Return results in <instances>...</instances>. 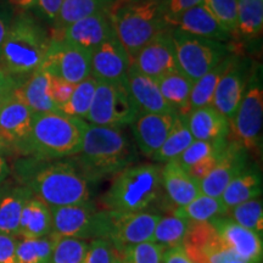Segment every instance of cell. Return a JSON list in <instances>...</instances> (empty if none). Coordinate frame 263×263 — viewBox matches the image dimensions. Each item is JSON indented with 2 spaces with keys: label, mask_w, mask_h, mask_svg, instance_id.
<instances>
[{
  "label": "cell",
  "mask_w": 263,
  "mask_h": 263,
  "mask_svg": "<svg viewBox=\"0 0 263 263\" xmlns=\"http://www.w3.org/2000/svg\"><path fill=\"white\" fill-rule=\"evenodd\" d=\"M182 246L194 263H228L235 259L210 222H190Z\"/></svg>",
  "instance_id": "4fadbf2b"
},
{
  "label": "cell",
  "mask_w": 263,
  "mask_h": 263,
  "mask_svg": "<svg viewBox=\"0 0 263 263\" xmlns=\"http://www.w3.org/2000/svg\"><path fill=\"white\" fill-rule=\"evenodd\" d=\"M85 121L61 112L34 114L31 132L18 151L37 160L72 157L81 150Z\"/></svg>",
  "instance_id": "3957f363"
},
{
  "label": "cell",
  "mask_w": 263,
  "mask_h": 263,
  "mask_svg": "<svg viewBox=\"0 0 263 263\" xmlns=\"http://www.w3.org/2000/svg\"><path fill=\"white\" fill-rule=\"evenodd\" d=\"M9 173H10L9 164L4 159V156L0 154V186H2V184L5 182V179L8 178Z\"/></svg>",
  "instance_id": "db71d44e"
},
{
  "label": "cell",
  "mask_w": 263,
  "mask_h": 263,
  "mask_svg": "<svg viewBox=\"0 0 263 263\" xmlns=\"http://www.w3.org/2000/svg\"><path fill=\"white\" fill-rule=\"evenodd\" d=\"M172 39L178 70L195 82L229 55L224 43L188 34L172 28Z\"/></svg>",
  "instance_id": "30bf717a"
},
{
  "label": "cell",
  "mask_w": 263,
  "mask_h": 263,
  "mask_svg": "<svg viewBox=\"0 0 263 263\" xmlns=\"http://www.w3.org/2000/svg\"><path fill=\"white\" fill-rule=\"evenodd\" d=\"M162 263H194L185 254L183 246L164 249L162 255Z\"/></svg>",
  "instance_id": "816d5d0a"
},
{
  "label": "cell",
  "mask_w": 263,
  "mask_h": 263,
  "mask_svg": "<svg viewBox=\"0 0 263 263\" xmlns=\"http://www.w3.org/2000/svg\"><path fill=\"white\" fill-rule=\"evenodd\" d=\"M115 3L116 0H64L54 22L57 32L87 16L108 11Z\"/></svg>",
  "instance_id": "d6a6232c"
},
{
  "label": "cell",
  "mask_w": 263,
  "mask_h": 263,
  "mask_svg": "<svg viewBox=\"0 0 263 263\" xmlns=\"http://www.w3.org/2000/svg\"><path fill=\"white\" fill-rule=\"evenodd\" d=\"M111 212V224L107 239L115 251H122L128 246L151 242L154 230L162 216L151 212L117 213Z\"/></svg>",
  "instance_id": "7c38bea8"
},
{
  "label": "cell",
  "mask_w": 263,
  "mask_h": 263,
  "mask_svg": "<svg viewBox=\"0 0 263 263\" xmlns=\"http://www.w3.org/2000/svg\"><path fill=\"white\" fill-rule=\"evenodd\" d=\"M228 210L221 199L200 194L193 201L182 207H176L173 215L189 222H211L217 217L227 216Z\"/></svg>",
  "instance_id": "836d02e7"
},
{
  "label": "cell",
  "mask_w": 263,
  "mask_h": 263,
  "mask_svg": "<svg viewBox=\"0 0 263 263\" xmlns=\"http://www.w3.org/2000/svg\"><path fill=\"white\" fill-rule=\"evenodd\" d=\"M161 3L162 0H116L107 11L115 35L129 62L147 43L170 28Z\"/></svg>",
  "instance_id": "277c9868"
},
{
  "label": "cell",
  "mask_w": 263,
  "mask_h": 263,
  "mask_svg": "<svg viewBox=\"0 0 263 263\" xmlns=\"http://www.w3.org/2000/svg\"><path fill=\"white\" fill-rule=\"evenodd\" d=\"M51 233L58 238L78 240L107 239L111 224V212L99 210L93 201L78 205L50 207Z\"/></svg>",
  "instance_id": "52a82bcc"
},
{
  "label": "cell",
  "mask_w": 263,
  "mask_h": 263,
  "mask_svg": "<svg viewBox=\"0 0 263 263\" xmlns=\"http://www.w3.org/2000/svg\"><path fill=\"white\" fill-rule=\"evenodd\" d=\"M17 238L0 233V263H16Z\"/></svg>",
  "instance_id": "c3c4849f"
},
{
  "label": "cell",
  "mask_w": 263,
  "mask_h": 263,
  "mask_svg": "<svg viewBox=\"0 0 263 263\" xmlns=\"http://www.w3.org/2000/svg\"><path fill=\"white\" fill-rule=\"evenodd\" d=\"M74 85L72 83H68L61 78L54 77L50 76V84H49V94L54 103L55 106L58 107V110L62 105H65L68 101V99L71 98L72 91L74 89Z\"/></svg>",
  "instance_id": "f6af8a7d"
},
{
  "label": "cell",
  "mask_w": 263,
  "mask_h": 263,
  "mask_svg": "<svg viewBox=\"0 0 263 263\" xmlns=\"http://www.w3.org/2000/svg\"><path fill=\"white\" fill-rule=\"evenodd\" d=\"M0 141H3V143H5V141H4V140H3V139H2V137H0Z\"/></svg>",
  "instance_id": "91938a15"
},
{
  "label": "cell",
  "mask_w": 263,
  "mask_h": 263,
  "mask_svg": "<svg viewBox=\"0 0 263 263\" xmlns=\"http://www.w3.org/2000/svg\"><path fill=\"white\" fill-rule=\"evenodd\" d=\"M57 239L52 233L42 239H18L16 263H50Z\"/></svg>",
  "instance_id": "d590c367"
},
{
  "label": "cell",
  "mask_w": 263,
  "mask_h": 263,
  "mask_svg": "<svg viewBox=\"0 0 263 263\" xmlns=\"http://www.w3.org/2000/svg\"><path fill=\"white\" fill-rule=\"evenodd\" d=\"M9 95H10V94H9ZM9 95H0V107H2V105L4 104V101L6 100V98H8Z\"/></svg>",
  "instance_id": "680465c9"
},
{
  "label": "cell",
  "mask_w": 263,
  "mask_h": 263,
  "mask_svg": "<svg viewBox=\"0 0 263 263\" xmlns=\"http://www.w3.org/2000/svg\"><path fill=\"white\" fill-rule=\"evenodd\" d=\"M57 236V235H55ZM88 241L72 238H58L50 263H84Z\"/></svg>",
  "instance_id": "60d3db41"
},
{
  "label": "cell",
  "mask_w": 263,
  "mask_h": 263,
  "mask_svg": "<svg viewBox=\"0 0 263 263\" xmlns=\"http://www.w3.org/2000/svg\"><path fill=\"white\" fill-rule=\"evenodd\" d=\"M263 124V87L261 66L250 72L248 85L241 101L229 121V139L235 140L246 150L257 149L261 144Z\"/></svg>",
  "instance_id": "9c48e42d"
},
{
  "label": "cell",
  "mask_w": 263,
  "mask_h": 263,
  "mask_svg": "<svg viewBox=\"0 0 263 263\" xmlns=\"http://www.w3.org/2000/svg\"><path fill=\"white\" fill-rule=\"evenodd\" d=\"M140 73L159 81L178 70L172 39V28L166 29L147 43L130 61Z\"/></svg>",
  "instance_id": "9a60e30c"
},
{
  "label": "cell",
  "mask_w": 263,
  "mask_h": 263,
  "mask_svg": "<svg viewBox=\"0 0 263 263\" xmlns=\"http://www.w3.org/2000/svg\"><path fill=\"white\" fill-rule=\"evenodd\" d=\"M95 88H97V80L91 76L76 84L71 98L68 99L67 103L59 108V112L84 120L93 103Z\"/></svg>",
  "instance_id": "74e56055"
},
{
  "label": "cell",
  "mask_w": 263,
  "mask_h": 263,
  "mask_svg": "<svg viewBox=\"0 0 263 263\" xmlns=\"http://www.w3.org/2000/svg\"><path fill=\"white\" fill-rule=\"evenodd\" d=\"M161 179L162 188L176 207L186 205L201 194L199 182L176 161H170L161 168Z\"/></svg>",
  "instance_id": "cb8c5ba5"
},
{
  "label": "cell",
  "mask_w": 263,
  "mask_h": 263,
  "mask_svg": "<svg viewBox=\"0 0 263 263\" xmlns=\"http://www.w3.org/2000/svg\"><path fill=\"white\" fill-rule=\"evenodd\" d=\"M163 251L155 242H143L115 251L114 263H162Z\"/></svg>",
  "instance_id": "ab89813d"
},
{
  "label": "cell",
  "mask_w": 263,
  "mask_h": 263,
  "mask_svg": "<svg viewBox=\"0 0 263 263\" xmlns=\"http://www.w3.org/2000/svg\"><path fill=\"white\" fill-rule=\"evenodd\" d=\"M223 150H224V149H223ZM222 151H221V153H218V154H213V155H211V156L205 157V159L199 161V162L195 163V164H193L192 167H189V168L185 170V171L190 174V176L193 177L194 179H196L197 182H200V180H202L203 178H205L207 174H209L213 170V167L216 166V163H217V161H218L219 156H221Z\"/></svg>",
  "instance_id": "7dc6e473"
},
{
  "label": "cell",
  "mask_w": 263,
  "mask_h": 263,
  "mask_svg": "<svg viewBox=\"0 0 263 263\" xmlns=\"http://www.w3.org/2000/svg\"><path fill=\"white\" fill-rule=\"evenodd\" d=\"M193 83L194 82L190 81L179 70L171 72L157 81L161 94L166 103L177 115L186 117L192 112L190 93H192Z\"/></svg>",
  "instance_id": "f546056e"
},
{
  "label": "cell",
  "mask_w": 263,
  "mask_h": 263,
  "mask_svg": "<svg viewBox=\"0 0 263 263\" xmlns=\"http://www.w3.org/2000/svg\"><path fill=\"white\" fill-rule=\"evenodd\" d=\"M49 41L42 26L22 14L8 28L0 54V67L16 78L31 74L42 65Z\"/></svg>",
  "instance_id": "8992f818"
},
{
  "label": "cell",
  "mask_w": 263,
  "mask_h": 263,
  "mask_svg": "<svg viewBox=\"0 0 263 263\" xmlns=\"http://www.w3.org/2000/svg\"><path fill=\"white\" fill-rule=\"evenodd\" d=\"M50 74L42 66L31 73L29 78L18 88L20 94L34 114L59 112L49 94Z\"/></svg>",
  "instance_id": "f1b7e54d"
},
{
  "label": "cell",
  "mask_w": 263,
  "mask_h": 263,
  "mask_svg": "<svg viewBox=\"0 0 263 263\" xmlns=\"http://www.w3.org/2000/svg\"><path fill=\"white\" fill-rule=\"evenodd\" d=\"M34 112L20 94L18 88L0 107V137L9 146L20 150L29 136Z\"/></svg>",
  "instance_id": "2e32d148"
},
{
  "label": "cell",
  "mask_w": 263,
  "mask_h": 263,
  "mask_svg": "<svg viewBox=\"0 0 263 263\" xmlns=\"http://www.w3.org/2000/svg\"><path fill=\"white\" fill-rule=\"evenodd\" d=\"M139 115L127 80L117 83L97 81L93 103L84 121L95 126L122 129L130 126Z\"/></svg>",
  "instance_id": "ba28073f"
},
{
  "label": "cell",
  "mask_w": 263,
  "mask_h": 263,
  "mask_svg": "<svg viewBox=\"0 0 263 263\" xmlns=\"http://www.w3.org/2000/svg\"><path fill=\"white\" fill-rule=\"evenodd\" d=\"M188 126L194 140L216 143L229 137V120L213 106L193 110L188 116Z\"/></svg>",
  "instance_id": "d4e9b609"
},
{
  "label": "cell",
  "mask_w": 263,
  "mask_h": 263,
  "mask_svg": "<svg viewBox=\"0 0 263 263\" xmlns=\"http://www.w3.org/2000/svg\"><path fill=\"white\" fill-rule=\"evenodd\" d=\"M9 145L6 143H3V141H0V154L4 153V151H6L9 149Z\"/></svg>",
  "instance_id": "9f6ffc18"
},
{
  "label": "cell",
  "mask_w": 263,
  "mask_h": 263,
  "mask_svg": "<svg viewBox=\"0 0 263 263\" xmlns=\"http://www.w3.org/2000/svg\"><path fill=\"white\" fill-rule=\"evenodd\" d=\"M227 143H228V139L216 141V143L194 140L174 161H176L179 166H182L184 170H188L189 167H192L193 164L203 160L205 157L211 156L213 154L221 153V151L226 147Z\"/></svg>",
  "instance_id": "b9f144b4"
},
{
  "label": "cell",
  "mask_w": 263,
  "mask_h": 263,
  "mask_svg": "<svg viewBox=\"0 0 263 263\" xmlns=\"http://www.w3.org/2000/svg\"><path fill=\"white\" fill-rule=\"evenodd\" d=\"M51 211L47 203L33 195L22 210L18 236L25 239H42L51 234Z\"/></svg>",
  "instance_id": "83f0119b"
},
{
  "label": "cell",
  "mask_w": 263,
  "mask_h": 263,
  "mask_svg": "<svg viewBox=\"0 0 263 263\" xmlns=\"http://www.w3.org/2000/svg\"><path fill=\"white\" fill-rule=\"evenodd\" d=\"M91 52L60 38H51L42 67L50 76L78 84L90 76Z\"/></svg>",
  "instance_id": "8fae6325"
},
{
  "label": "cell",
  "mask_w": 263,
  "mask_h": 263,
  "mask_svg": "<svg viewBox=\"0 0 263 263\" xmlns=\"http://www.w3.org/2000/svg\"><path fill=\"white\" fill-rule=\"evenodd\" d=\"M189 221L177 216L161 217L154 230L151 242L162 246L164 249L182 246L183 240L188 232Z\"/></svg>",
  "instance_id": "8d00e7d4"
},
{
  "label": "cell",
  "mask_w": 263,
  "mask_h": 263,
  "mask_svg": "<svg viewBox=\"0 0 263 263\" xmlns=\"http://www.w3.org/2000/svg\"><path fill=\"white\" fill-rule=\"evenodd\" d=\"M193 141L194 138L188 126V117L177 115L166 140L151 159L157 162L166 163L170 161H174Z\"/></svg>",
  "instance_id": "1f68e13d"
},
{
  "label": "cell",
  "mask_w": 263,
  "mask_h": 263,
  "mask_svg": "<svg viewBox=\"0 0 263 263\" xmlns=\"http://www.w3.org/2000/svg\"><path fill=\"white\" fill-rule=\"evenodd\" d=\"M9 2L21 11H27V10L35 8V5H37V0H9Z\"/></svg>",
  "instance_id": "f5cc1de1"
},
{
  "label": "cell",
  "mask_w": 263,
  "mask_h": 263,
  "mask_svg": "<svg viewBox=\"0 0 263 263\" xmlns=\"http://www.w3.org/2000/svg\"><path fill=\"white\" fill-rule=\"evenodd\" d=\"M8 26L4 21H3V18L0 17V54H2V48H3V43L5 41V37H6V33H8Z\"/></svg>",
  "instance_id": "11a10c76"
},
{
  "label": "cell",
  "mask_w": 263,
  "mask_h": 263,
  "mask_svg": "<svg viewBox=\"0 0 263 263\" xmlns=\"http://www.w3.org/2000/svg\"><path fill=\"white\" fill-rule=\"evenodd\" d=\"M203 0H162V12L164 21L176 17L186 10L202 4Z\"/></svg>",
  "instance_id": "bcb514c9"
},
{
  "label": "cell",
  "mask_w": 263,
  "mask_h": 263,
  "mask_svg": "<svg viewBox=\"0 0 263 263\" xmlns=\"http://www.w3.org/2000/svg\"><path fill=\"white\" fill-rule=\"evenodd\" d=\"M115 249L108 239H94L88 242L84 263H114Z\"/></svg>",
  "instance_id": "ee69618b"
},
{
  "label": "cell",
  "mask_w": 263,
  "mask_h": 263,
  "mask_svg": "<svg viewBox=\"0 0 263 263\" xmlns=\"http://www.w3.org/2000/svg\"><path fill=\"white\" fill-rule=\"evenodd\" d=\"M263 29V0H238L236 32L245 38H256Z\"/></svg>",
  "instance_id": "e575fe53"
},
{
  "label": "cell",
  "mask_w": 263,
  "mask_h": 263,
  "mask_svg": "<svg viewBox=\"0 0 263 263\" xmlns=\"http://www.w3.org/2000/svg\"><path fill=\"white\" fill-rule=\"evenodd\" d=\"M176 116V114H140L130 124L137 145L144 156L153 157L162 146Z\"/></svg>",
  "instance_id": "44dd1931"
},
{
  "label": "cell",
  "mask_w": 263,
  "mask_h": 263,
  "mask_svg": "<svg viewBox=\"0 0 263 263\" xmlns=\"http://www.w3.org/2000/svg\"><path fill=\"white\" fill-rule=\"evenodd\" d=\"M127 85L140 114H176L163 99L157 81L140 73L130 64L127 71Z\"/></svg>",
  "instance_id": "603a6c76"
},
{
  "label": "cell",
  "mask_w": 263,
  "mask_h": 263,
  "mask_svg": "<svg viewBox=\"0 0 263 263\" xmlns=\"http://www.w3.org/2000/svg\"><path fill=\"white\" fill-rule=\"evenodd\" d=\"M62 2L64 0H37L35 8H38L41 14L45 18L51 22H55V20H57L59 15V11H60Z\"/></svg>",
  "instance_id": "681fc988"
},
{
  "label": "cell",
  "mask_w": 263,
  "mask_h": 263,
  "mask_svg": "<svg viewBox=\"0 0 263 263\" xmlns=\"http://www.w3.org/2000/svg\"><path fill=\"white\" fill-rule=\"evenodd\" d=\"M161 189V167L151 163L132 164L114 177L101 202L107 211L143 212L156 201Z\"/></svg>",
  "instance_id": "5b68a950"
},
{
  "label": "cell",
  "mask_w": 263,
  "mask_h": 263,
  "mask_svg": "<svg viewBox=\"0 0 263 263\" xmlns=\"http://www.w3.org/2000/svg\"><path fill=\"white\" fill-rule=\"evenodd\" d=\"M235 223L251 230L259 236L263 235V205L261 199H252L230 209L227 216Z\"/></svg>",
  "instance_id": "f35d334b"
},
{
  "label": "cell",
  "mask_w": 263,
  "mask_h": 263,
  "mask_svg": "<svg viewBox=\"0 0 263 263\" xmlns=\"http://www.w3.org/2000/svg\"><path fill=\"white\" fill-rule=\"evenodd\" d=\"M166 24L170 28L179 29L188 34L222 43L229 41L232 37V34L217 22V20L202 4L194 6L176 17L167 20Z\"/></svg>",
  "instance_id": "7402d4cb"
},
{
  "label": "cell",
  "mask_w": 263,
  "mask_h": 263,
  "mask_svg": "<svg viewBox=\"0 0 263 263\" xmlns=\"http://www.w3.org/2000/svg\"><path fill=\"white\" fill-rule=\"evenodd\" d=\"M32 196L25 185L0 190V233L18 236L22 210Z\"/></svg>",
  "instance_id": "4316f807"
},
{
  "label": "cell",
  "mask_w": 263,
  "mask_h": 263,
  "mask_svg": "<svg viewBox=\"0 0 263 263\" xmlns=\"http://www.w3.org/2000/svg\"><path fill=\"white\" fill-rule=\"evenodd\" d=\"M58 34L55 38L64 39L91 52L101 43L114 37L115 33L107 11H100L68 25Z\"/></svg>",
  "instance_id": "ffe728a7"
},
{
  "label": "cell",
  "mask_w": 263,
  "mask_h": 263,
  "mask_svg": "<svg viewBox=\"0 0 263 263\" xmlns=\"http://www.w3.org/2000/svg\"><path fill=\"white\" fill-rule=\"evenodd\" d=\"M210 223L236 259L245 262H262V236L239 226L228 216L217 217Z\"/></svg>",
  "instance_id": "e0dca14e"
},
{
  "label": "cell",
  "mask_w": 263,
  "mask_h": 263,
  "mask_svg": "<svg viewBox=\"0 0 263 263\" xmlns=\"http://www.w3.org/2000/svg\"><path fill=\"white\" fill-rule=\"evenodd\" d=\"M202 5L226 31L235 34L238 0H203Z\"/></svg>",
  "instance_id": "7bdbcfd3"
},
{
  "label": "cell",
  "mask_w": 263,
  "mask_h": 263,
  "mask_svg": "<svg viewBox=\"0 0 263 263\" xmlns=\"http://www.w3.org/2000/svg\"><path fill=\"white\" fill-rule=\"evenodd\" d=\"M129 64L126 50L114 35L91 51L90 76L100 82H124Z\"/></svg>",
  "instance_id": "d6986e66"
},
{
  "label": "cell",
  "mask_w": 263,
  "mask_h": 263,
  "mask_svg": "<svg viewBox=\"0 0 263 263\" xmlns=\"http://www.w3.org/2000/svg\"><path fill=\"white\" fill-rule=\"evenodd\" d=\"M22 85V81L0 67V95H9Z\"/></svg>",
  "instance_id": "f907efd6"
},
{
  "label": "cell",
  "mask_w": 263,
  "mask_h": 263,
  "mask_svg": "<svg viewBox=\"0 0 263 263\" xmlns=\"http://www.w3.org/2000/svg\"><path fill=\"white\" fill-rule=\"evenodd\" d=\"M72 162L89 183L117 176L137 161V153L120 128L85 122L81 150Z\"/></svg>",
  "instance_id": "6da1fadb"
},
{
  "label": "cell",
  "mask_w": 263,
  "mask_h": 263,
  "mask_svg": "<svg viewBox=\"0 0 263 263\" xmlns=\"http://www.w3.org/2000/svg\"><path fill=\"white\" fill-rule=\"evenodd\" d=\"M249 166V153L244 146L228 138V143L222 151L216 166L202 180L200 192L203 195L219 199L227 185Z\"/></svg>",
  "instance_id": "5bb4252c"
},
{
  "label": "cell",
  "mask_w": 263,
  "mask_h": 263,
  "mask_svg": "<svg viewBox=\"0 0 263 263\" xmlns=\"http://www.w3.org/2000/svg\"><path fill=\"white\" fill-rule=\"evenodd\" d=\"M228 263H262V262H245V261H240V259H232V261Z\"/></svg>",
  "instance_id": "6f0895ef"
},
{
  "label": "cell",
  "mask_w": 263,
  "mask_h": 263,
  "mask_svg": "<svg viewBox=\"0 0 263 263\" xmlns=\"http://www.w3.org/2000/svg\"><path fill=\"white\" fill-rule=\"evenodd\" d=\"M233 57L234 55L229 54L216 67H213L211 71H209L201 78L194 82L192 93H190V108H192V111L200 107L212 106L217 85L232 64Z\"/></svg>",
  "instance_id": "4dcf8cb0"
},
{
  "label": "cell",
  "mask_w": 263,
  "mask_h": 263,
  "mask_svg": "<svg viewBox=\"0 0 263 263\" xmlns=\"http://www.w3.org/2000/svg\"><path fill=\"white\" fill-rule=\"evenodd\" d=\"M25 186L49 207L78 205L89 201V182L71 160H37L24 163Z\"/></svg>",
  "instance_id": "7a4b0ae2"
},
{
  "label": "cell",
  "mask_w": 263,
  "mask_h": 263,
  "mask_svg": "<svg viewBox=\"0 0 263 263\" xmlns=\"http://www.w3.org/2000/svg\"><path fill=\"white\" fill-rule=\"evenodd\" d=\"M262 194V174L256 166L249 164L246 168L239 173L230 182L219 199L227 210L249 201L257 199Z\"/></svg>",
  "instance_id": "484cf974"
},
{
  "label": "cell",
  "mask_w": 263,
  "mask_h": 263,
  "mask_svg": "<svg viewBox=\"0 0 263 263\" xmlns=\"http://www.w3.org/2000/svg\"><path fill=\"white\" fill-rule=\"evenodd\" d=\"M250 72L249 62L234 55L232 64L217 85L212 106L229 121L234 117L245 93Z\"/></svg>",
  "instance_id": "ac0fdd59"
}]
</instances>
